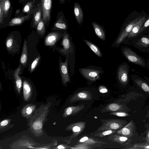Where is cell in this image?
Listing matches in <instances>:
<instances>
[{"label":"cell","instance_id":"cell-4","mask_svg":"<svg viewBox=\"0 0 149 149\" xmlns=\"http://www.w3.org/2000/svg\"><path fill=\"white\" fill-rule=\"evenodd\" d=\"M68 28V24L64 13L59 11L56 16V21L54 23L52 28L54 30H66Z\"/></svg>","mask_w":149,"mask_h":149},{"label":"cell","instance_id":"cell-14","mask_svg":"<svg viewBox=\"0 0 149 149\" xmlns=\"http://www.w3.org/2000/svg\"><path fill=\"white\" fill-rule=\"evenodd\" d=\"M92 24L94 32L97 36L101 40L103 41L105 40V32L103 27L95 22H93Z\"/></svg>","mask_w":149,"mask_h":149},{"label":"cell","instance_id":"cell-37","mask_svg":"<svg viewBox=\"0 0 149 149\" xmlns=\"http://www.w3.org/2000/svg\"><path fill=\"white\" fill-rule=\"evenodd\" d=\"M82 128L78 125H74L72 127V131L74 133L79 132Z\"/></svg>","mask_w":149,"mask_h":149},{"label":"cell","instance_id":"cell-7","mask_svg":"<svg viewBox=\"0 0 149 149\" xmlns=\"http://www.w3.org/2000/svg\"><path fill=\"white\" fill-rule=\"evenodd\" d=\"M123 53L125 56L130 61L141 65H144L143 60L129 49L124 48Z\"/></svg>","mask_w":149,"mask_h":149},{"label":"cell","instance_id":"cell-19","mask_svg":"<svg viewBox=\"0 0 149 149\" xmlns=\"http://www.w3.org/2000/svg\"><path fill=\"white\" fill-rule=\"evenodd\" d=\"M0 5L3 8L5 19L8 16L10 9V0H0Z\"/></svg>","mask_w":149,"mask_h":149},{"label":"cell","instance_id":"cell-42","mask_svg":"<svg viewBox=\"0 0 149 149\" xmlns=\"http://www.w3.org/2000/svg\"><path fill=\"white\" fill-rule=\"evenodd\" d=\"M88 137L87 136L81 138L80 140L79 141L80 142H83L88 140Z\"/></svg>","mask_w":149,"mask_h":149},{"label":"cell","instance_id":"cell-33","mask_svg":"<svg viewBox=\"0 0 149 149\" xmlns=\"http://www.w3.org/2000/svg\"><path fill=\"white\" fill-rule=\"evenodd\" d=\"M116 131L111 130H107L106 131L101 132L99 134V136L102 137L103 136L108 135L115 132Z\"/></svg>","mask_w":149,"mask_h":149},{"label":"cell","instance_id":"cell-40","mask_svg":"<svg viewBox=\"0 0 149 149\" xmlns=\"http://www.w3.org/2000/svg\"><path fill=\"white\" fill-rule=\"evenodd\" d=\"M141 41L146 44H149V39L145 38L143 37L141 39Z\"/></svg>","mask_w":149,"mask_h":149},{"label":"cell","instance_id":"cell-31","mask_svg":"<svg viewBox=\"0 0 149 149\" xmlns=\"http://www.w3.org/2000/svg\"><path fill=\"white\" fill-rule=\"evenodd\" d=\"M111 114L120 117H124L129 116L128 113L126 112L122 111L114 112L111 113Z\"/></svg>","mask_w":149,"mask_h":149},{"label":"cell","instance_id":"cell-44","mask_svg":"<svg viewBox=\"0 0 149 149\" xmlns=\"http://www.w3.org/2000/svg\"><path fill=\"white\" fill-rule=\"evenodd\" d=\"M20 12V10L19 9H17L16 10L15 12V15L16 16L17 14H19Z\"/></svg>","mask_w":149,"mask_h":149},{"label":"cell","instance_id":"cell-17","mask_svg":"<svg viewBox=\"0 0 149 149\" xmlns=\"http://www.w3.org/2000/svg\"><path fill=\"white\" fill-rule=\"evenodd\" d=\"M36 0H32L25 3L24 5L21 14L26 13V15H32L36 6L35 5Z\"/></svg>","mask_w":149,"mask_h":149},{"label":"cell","instance_id":"cell-46","mask_svg":"<svg viewBox=\"0 0 149 149\" xmlns=\"http://www.w3.org/2000/svg\"><path fill=\"white\" fill-rule=\"evenodd\" d=\"M58 149H64L65 148L62 145H59L58 146Z\"/></svg>","mask_w":149,"mask_h":149},{"label":"cell","instance_id":"cell-5","mask_svg":"<svg viewBox=\"0 0 149 149\" xmlns=\"http://www.w3.org/2000/svg\"><path fill=\"white\" fill-rule=\"evenodd\" d=\"M62 48L60 49V52L65 55H68L69 53L73 52V49L71 41L68 33L64 32L62 41Z\"/></svg>","mask_w":149,"mask_h":149},{"label":"cell","instance_id":"cell-18","mask_svg":"<svg viewBox=\"0 0 149 149\" xmlns=\"http://www.w3.org/2000/svg\"><path fill=\"white\" fill-rule=\"evenodd\" d=\"M21 70V65L16 70L14 73V77L15 80L16 86L19 93H20L22 86V81L19 76V73Z\"/></svg>","mask_w":149,"mask_h":149},{"label":"cell","instance_id":"cell-23","mask_svg":"<svg viewBox=\"0 0 149 149\" xmlns=\"http://www.w3.org/2000/svg\"><path fill=\"white\" fill-rule=\"evenodd\" d=\"M27 59V49L26 41L24 40L23 47L22 53L20 61L21 63L25 65L26 63Z\"/></svg>","mask_w":149,"mask_h":149},{"label":"cell","instance_id":"cell-25","mask_svg":"<svg viewBox=\"0 0 149 149\" xmlns=\"http://www.w3.org/2000/svg\"><path fill=\"white\" fill-rule=\"evenodd\" d=\"M45 26L44 21L42 18L36 26L37 32L41 35H44L45 32Z\"/></svg>","mask_w":149,"mask_h":149},{"label":"cell","instance_id":"cell-43","mask_svg":"<svg viewBox=\"0 0 149 149\" xmlns=\"http://www.w3.org/2000/svg\"><path fill=\"white\" fill-rule=\"evenodd\" d=\"M32 0H19L18 2L20 3H25L27 2Z\"/></svg>","mask_w":149,"mask_h":149},{"label":"cell","instance_id":"cell-26","mask_svg":"<svg viewBox=\"0 0 149 149\" xmlns=\"http://www.w3.org/2000/svg\"><path fill=\"white\" fill-rule=\"evenodd\" d=\"M82 107H70L67 108L65 110V114L66 116L73 115L75 113L78 112L80 110Z\"/></svg>","mask_w":149,"mask_h":149},{"label":"cell","instance_id":"cell-29","mask_svg":"<svg viewBox=\"0 0 149 149\" xmlns=\"http://www.w3.org/2000/svg\"><path fill=\"white\" fill-rule=\"evenodd\" d=\"M133 147L134 148H131L149 149V143L135 144L134 145Z\"/></svg>","mask_w":149,"mask_h":149},{"label":"cell","instance_id":"cell-38","mask_svg":"<svg viewBox=\"0 0 149 149\" xmlns=\"http://www.w3.org/2000/svg\"><path fill=\"white\" fill-rule=\"evenodd\" d=\"M33 108L30 106L27 107L25 110V113L27 115H30L32 113Z\"/></svg>","mask_w":149,"mask_h":149},{"label":"cell","instance_id":"cell-11","mask_svg":"<svg viewBox=\"0 0 149 149\" xmlns=\"http://www.w3.org/2000/svg\"><path fill=\"white\" fill-rule=\"evenodd\" d=\"M118 77L120 82L125 85L128 81V70L127 66L122 65L120 66L118 71Z\"/></svg>","mask_w":149,"mask_h":149},{"label":"cell","instance_id":"cell-24","mask_svg":"<svg viewBox=\"0 0 149 149\" xmlns=\"http://www.w3.org/2000/svg\"><path fill=\"white\" fill-rule=\"evenodd\" d=\"M113 140L122 144H127L130 142V138L119 135L115 136Z\"/></svg>","mask_w":149,"mask_h":149},{"label":"cell","instance_id":"cell-16","mask_svg":"<svg viewBox=\"0 0 149 149\" xmlns=\"http://www.w3.org/2000/svg\"><path fill=\"white\" fill-rule=\"evenodd\" d=\"M146 17L143 16L140 17L138 21L134 26L132 31L128 35L129 38L135 36L139 31L142 25L145 22Z\"/></svg>","mask_w":149,"mask_h":149},{"label":"cell","instance_id":"cell-3","mask_svg":"<svg viewBox=\"0 0 149 149\" xmlns=\"http://www.w3.org/2000/svg\"><path fill=\"white\" fill-rule=\"evenodd\" d=\"M127 123L126 120L118 119L111 120L107 121L101 127L99 131L107 130H116L122 127Z\"/></svg>","mask_w":149,"mask_h":149},{"label":"cell","instance_id":"cell-2","mask_svg":"<svg viewBox=\"0 0 149 149\" xmlns=\"http://www.w3.org/2000/svg\"><path fill=\"white\" fill-rule=\"evenodd\" d=\"M79 71L85 78L92 81L99 79L102 72L99 70L88 68H80Z\"/></svg>","mask_w":149,"mask_h":149},{"label":"cell","instance_id":"cell-13","mask_svg":"<svg viewBox=\"0 0 149 149\" xmlns=\"http://www.w3.org/2000/svg\"><path fill=\"white\" fill-rule=\"evenodd\" d=\"M32 15H26L13 17L9 22L8 26H13L21 24L25 21L29 20L31 19Z\"/></svg>","mask_w":149,"mask_h":149},{"label":"cell","instance_id":"cell-28","mask_svg":"<svg viewBox=\"0 0 149 149\" xmlns=\"http://www.w3.org/2000/svg\"><path fill=\"white\" fill-rule=\"evenodd\" d=\"M121 106L116 103H112L108 105L107 109L109 110L112 111H117L120 109Z\"/></svg>","mask_w":149,"mask_h":149},{"label":"cell","instance_id":"cell-34","mask_svg":"<svg viewBox=\"0 0 149 149\" xmlns=\"http://www.w3.org/2000/svg\"><path fill=\"white\" fill-rule=\"evenodd\" d=\"M33 127L35 130H40L42 128V124L40 122H36L33 124Z\"/></svg>","mask_w":149,"mask_h":149},{"label":"cell","instance_id":"cell-36","mask_svg":"<svg viewBox=\"0 0 149 149\" xmlns=\"http://www.w3.org/2000/svg\"><path fill=\"white\" fill-rule=\"evenodd\" d=\"M149 26V16L148 18L146 21L144 22V24L141 28L139 33L141 32L146 28Z\"/></svg>","mask_w":149,"mask_h":149},{"label":"cell","instance_id":"cell-6","mask_svg":"<svg viewBox=\"0 0 149 149\" xmlns=\"http://www.w3.org/2000/svg\"><path fill=\"white\" fill-rule=\"evenodd\" d=\"M140 18L138 17L133 20L123 30L115 41L114 43L115 45L120 44L124 40L131 31L134 26L138 21Z\"/></svg>","mask_w":149,"mask_h":149},{"label":"cell","instance_id":"cell-20","mask_svg":"<svg viewBox=\"0 0 149 149\" xmlns=\"http://www.w3.org/2000/svg\"><path fill=\"white\" fill-rule=\"evenodd\" d=\"M31 93V88L30 84L26 81H24L23 84V94L25 100L26 101L29 99Z\"/></svg>","mask_w":149,"mask_h":149},{"label":"cell","instance_id":"cell-15","mask_svg":"<svg viewBox=\"0 0 149 149\" xmlns=\"http://www.w3.org/2000/svg\"><path fill=\"white\" fill-rule=\"evenodd\" d=\"M61 33L58 32L50 33L45 39V45L47 46L54 45L60 37H61Z\"/></svg>","mask_w":149,"mask_h":149},{"label":"cell","instance_id":"cell-12","mask_svg":"<svg viewBox=\"0 0 149 149\" xmlns=\"http://www.w3.org/2000/svg\"><path fill=\"white\" fill-rule=\"evenodd\" d=\"M73 12L77 23L81 25L83 22L84 14L81 6L78 2L74 3L73 6Z\"/></svg>","mask_w":149,"mask_h":149},{"label":"cell","instance_id":"cell-27","mask_svg":"<svg viewBox=\"0 0 149 149\" xmlns=\"http://www.w3.org/2000/svg\"><path fill=\"white\" fill-rule=\"evenodd\" d=\"M135 81L138 85L143 90L149 93V86L147 84L138 79L136 80Z\"/></svg>","mask_w":149,"mask_h":149},{"label":"cell","instance_id":"cell-32","mask_svg":"<svg viewBox=\"0 0 149 149\" xmlns=\"http://www.w3.org/2000/svg\"><path fill=\"white\" fill-rule=\"evenodd\" d=\"M40 59V56H38L33 61L31 66V72H32L35 69L38 64Z\"/></svg>","mask_w":149,"mask_h":149},{"label":"cell","instance_id":"cell-21","mask_svg":"<svg viewBox=\"0 0 149 149\" xmlns=\"http://www.w3.org/2000/svg\"><path fill=\"white\" fill-rule=\"evenodd\" d=\"M84 41L91 50L97 56L100 57L102 56V52L97 46L88 40L84 39Z\"/></svg>","mask_w":149,"mask_h":149},{"label":"cell","instance_id":"cell-41","mask_svg":"<svg viewBox=\"0 0 149 149\" xmlns=\"http://www.w3.org/2000/svg\"><path fill=\"white\" fill-rule=\"evenodd\" d=\"M8 123V121L7 120H4L2 121L0 123V125L1 126H4L7 125Z\"/></svg>","mask_w":149,"mask_h":149},{"label":"cell","instance_id":"cell-39","mask_svg":"<svg viewBox=\"0 0 149 149\" xmlns=\"http://www.w3.org/2000/svg\"><path fill=\"white\" fill-rule=\"evenodd\" d=\"M100 88L99 91L100 92L102 93H106L108 91L107 89L106 88L103 86H101Z\"/></svg>","mask_w":149,"mask_h":149},{"label":"cell","instance_id":"cell-30","mask_svg":"<svg viewBox=\"0 0 149 149\" xmlns=\"http://www.w3.org/2000/svg\"><path fill=\"white\" fill-rule=\"evenodd\" d=\"M13 39L12 37H9L6 42V45L7 49H11L13 47Z\"/></svg>","mask_w":149,"mask_h":149},{"label":"cell","instance_id":"cell-1","mask_svg":"<svg viewBox=\"0 0 149 149\" xmlns=\"http://www.w3.org/2000/svg\"><path fill=\"white\" fill-rule=\"evenodd\" d=\"M42 18L45 26L49 24L51 20L52 0H41Z\"/></svg>","mask_w":149,"mask_h":149},{"label":"cell","instance_id":"cell-8","mask_svg":"<svg viewBox=\"0 0 149 149\" xmlns=\"http://www.w3.org/2000/svg\"><path fill=\"white\" fill-rule=\"evenodd\" d=\"M42 18V13L41 2L39 3L33 12L31 20L32 26L36 27L38 23Z\"/></svg>","mask_w":149,"mask_h":149},{"label":"cell","instance_id":"cell-47","mask_svg":"<svg viewBox=\"0 0 149 149\" xmlns=\"http://www.w3.org/2000/svg\"><path fill=\"white\" fill-rule=\"evenodd\" d=\"M147 139L148 141H149V131L148 132L147 134Z\"/></svg>","mask_w":149,"mask_h":149},{"label":"cell","instance_id":"cell-9","mask_svg":"<svg viewBox=\"0 0 149 149\" xmlns=\"http://www.w3.org/2000/svg\"><path fill=\"white\" fill-rule=\"evenodd\" d=\"M68 55L65 62H60L59 67L60 73L63 82L64 84H66L70 81L68 68Z\"/></svg>","mask_w":149,"mask_h":149},{"label":"cell","instance_id":"cell-10","mask_svg":"<svg viewBox=\"0 0 149 149\" xmlns=\"http://www.w3.org/2000/svg\"><path fill=\"white\" fill-rule=\"evenodd\" d=\"M134 129L133 122L132 120L125 126L118 131L117 134L118 135L130 138L133 135Z\"/></svg>","mask_w":149,"mask_h":149},{"label":"cell","instance_id":"cell-45","mask_svg":"<svg viewBox=\"0 0 149 149\" xmlns=\"http://www.w3.org/2000/svg\"><path fill=\"white\" fill-rule=\"evenodd\" d=\"M60 3L61 4H64L65 3V0H58Z\"/></svg>","mask_w":149,"mask_h":149},{"label":"cell","instance_id":"cell-22","mask_svg":"<svg viewBox=\"0 0 149 149\" xmlns=\"http://www.w3.org/2000/svg\"><path fill=\"white\" fill-rule=\"evenodd\" d=\"M72 100H89L91 98L90 93L84 91H81L77 93L73 97Z\"/></svg>","mask_w":149,"mask_h":149},{"label":"cell","instance_id":"cell-35","mask_svg":"<svg viewBox=\"0 0 149 149\" xmlns=\"http://www.w3.org/2000/svg\"><path fill=\"white\" fill-rule=\"evenodd\" d=\"M4 19V14L2 6L0 5V23L2 24Z\"/></svg>","mask_w":149,"mask_h":149}]
</instances>
